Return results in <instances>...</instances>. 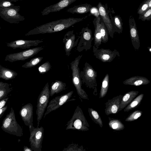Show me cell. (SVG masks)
Instances as JSON below:
<instances>
[{
  "label": "cell",
  "mask_w": 151,
  "mask_h": 151,
  "mask_svg": "<svg viewBox=\"0 0 151 151\" xmlns=\"http://www.w3.org/2000/svg\"><path fill=\"white\" fill-rule=\"evenodd\" d=\"M30 132L29 141L31 148L34 151H41L44 137V128L42 127H35L33 124L29 126Z\"/></svg>",
  "instance_id": "obj_7"
},
{
  "label": "cell",
  "mask_w": 151,
  "mask_h": 151,
  "mask_svg": "<svg viewBox=\"0 0 151 151\" xmlns=\"http://www.w3.org/2000/svg\"><path fill=\"white\" fill-rule=\"evenodd\" d=\"M80 76L82 84L93 91L94 95H97V72L89 63H85L83 70L80 71Z\"/></svg>",
  "instance_id": "obj_4"
},
{
  "label": "cell",
  "mask_w": 151,
  "mask_h": 151,
  "mask_svg": "<svg viewBox=\"0 0 151 151\" xmlns=\"http://www.w3.org/2000/svg\"><path fill=\"white\" fill-rule=\"evenodd\" d=\"M150 82L149 80L144 76H135L126 79L122 83L125 85L138 86L148 84Z\"/></svg>",
  "instance_id": "obj_20"
},
{
  "label": "cell",
  "mask_w": 151,
  "mask_h": 151,
  "mask_svg": "<svg viewBox=\"0 0 151 151\" xmlns=\"http://www.w3.org/2000/svg\"><path fill=\"white\" fill-rule=\"evenodd\" d=\"M147 49L150 53H151V47H147Z\"/></svg>",
  "instance_id": "obj_44"
},
{
  "label": "cell",
  "mask_w": 151,
  "mask_h": 151,
  "mask_svg": "<svg viewBox=\"0 0 151 151\" xmlns=\"http://www.w3.org/2000/svg\"><path fill=\"white\" fill-rule=\"evenodd\" d=\"M43 41L39 40H17L6 43V46L15 49L18 48L22 49H28L30 47L38 45Z\"/></svg>",
  "instance_id": "obj_16"
},
{
  "label": "cell",
  "mask_w": 151,
  "mask_h": 151,
  "mask_svg": "<svg viewBox=\"0 0 151 151\" xmlns=\"http://www.w3.org/2000/svg\"><path fill=\"white\" fill-rule=\"evenodd\" d=\"M20 114L26 125L29 126L33 124V106L32 104H27L23 106Z\"/></svg>",
  "instance_id": "obj_18"
},
{
  "label": "cell",
  "mask_w": 151,
  "mask_h": 151,
  "mask_svg": "<svg viewBox=\"0 0 151 151\" xmlns=\"http://www.w3.org/2000/svg\"><path fill=\"white\" fill-rule=\"evenodd\" d=\"M17 1L14 0H0V9L14 6L13 2Z\"/></svg>",
  "instance_id": "obj_37"
},
{
  "label": "cell",
  "mask_w": 151,
  "mask_h": 151,
  "mask_svg": "<svg viewBox=\"0 0 151 151\" xmlns=\"http://www.w3.org/2000/svg\"><path fill=\"white\" fill-rule=\"evenodd\" d=\"M6 109V107L2 108L0 109V116H1V114Z\"/></svg>",
  "instance_id": "obj_41"
},
{
  "label": "cell",
  "mask_w": 151,
  "mask_h": 151,
  "mask_svg": "<svg viewBox=\"0 0 151 151\" xmlns=\"http://www.w3.org/2000/svg\"><path fill=\"white\" fill-rule=\"evenodd\" d=\"M142 114L141 111L137 110L132 113L125 119V121L132 122L137 120L140 117Z\"/></svg>",
  "instance_id": "obj_32"
},
{
  "label": "cell",
  "mask_w": 151,
  "mask_h": 151,
  "mask_svg": "<svg viewBox=\"0 0 151 151\" xmlns=\"http://www.w3.org/2000/svg\"><path fill=\"white\" fill-rule=\"evenodd\" d=\"M44 49L43 46L29 49L17 53L7 55L5 57V61L12 63L14 62L24 60L37 54Z\"/></svg>",
  "instance_id": "obj_9"
},
{
  "label": "cell",
  "mask_w": 151,
  "mask_h": 151,
  "mask_svg": "<svg viewBox=\"0 0 151 151\" xmlns=\"http://www.w3.org/2000/svg\"><path fill=\"white\" fill-rule=\"evenodd\" d=\"M93 52L96 58L103 63L111 62L116 58L120 56L119 52L116 50H111L103 48L98 49L94 45Z\"/></svg>",
  "instance_id": "obj_11"
},
{
  "label": "cell",
  "mask_w": 151,
  "mask_h": 151,
  "mask_svg": "<svg viewBox=\"0 0 151 151\" xmlns=\"http://www.w3.org/2000/svg\"><path fill=\"white\" fill-rule=\"evenodd\" d=\"M82 56V55H78L70 63L72 73V82L81 101V99H89L88 95L82 88V83L80 76L79 65Z\"/></svg>",
  "instance_id": "obj_2"
},
{
  "label": "cell",
  "mask_w": 151,
  "mask_h": 151,
  "mask_svg": "<svg viewBox=\"0 0 151 151\" xmlns=\"http://www.w3.org/2000/svg\"><path fill=\"white\" fill-rule=\"evenodd\" d=\"M88 111L89 116L94 122L98 124L101 127L103 126L101 119L97 112L92 108H88Z\"/></svg>",
  "instance_id": "obj_29"
},
{
  "label": "cell",
  "mask_w": 151,
  "mask_h": 151,
  "mask_svg": "<svg viewBox=\"0 0 151 151\" xmlns=\"http://www.w3.org/2000/svg\"><path fill=\"white\" fill-rule=\"evenodd\" d=\"M80 39L77 47V50L78 52H81L89 50L92 47V42L94 40L92 36L91 30L88 27H83L79 32Z\"/></svg>",
  "instance_id": "obj_8"
},
{
  "label": "cell",
  "mask_w": 151,
  "mask_h": 151,
  "mask_svg": "<svg viewBox=\"0 0 151 151\" xmlns=\"http://www.w3.org/2000/svg\"><path fill=\"white\" fill-rule=\"evenodd\" d=\"M79 38L78 36L75 41L76 36L73 30L69 31L65 34L63 42L64 44V50L67 56L70 55L73 49L78 45Z\"/></svg>",
  "instance_id": "obj_14"
},
{
  "label": "cell",
  "mask_w": 151,
  "mask_h": 151,
  "mask_svg": "<svg viewBox=\"0 0 151 151\" xmlns=\"http://www.w3.org/2000/svg\"><path fill=\"white\" fill-rule=\"evenodd\" d=\"M90 14L95 16L96 17L100 16L98 8L96 7H92L89 11Z\"/></svg>",
  "instance_id": "obj_39"
},
{
  "label": "cell",
  "mask_w": 151,
  "mask_h": 151,
  "mask_svg": "<svg viewBox=\"0 0 151 151\" xmlns=\"http://www.w3.org/2000/svg\"><path fill=\"white\" fill-rule=\"evenodd\" d=\"M123 96V95H120L108 100L105 104V113L106 115L116 114L119 112Z\"/></svg>",
  "instance_id": "obj_15"
},
{
  "label": "cell",
  "mask_w": 151,
  "mask_h": 151,
  "mask_svg": "<svg viewBox=\"0 0 151 151\" xmlns=\"http://www.w3.org/2000/svg\"><path fill=\"white\" fill-rule=\"evenodd\" d=\"M92 6L89 4H85L75 6L68 9L66 12L73 14H84L89 12Z\"/></svg>",
  "instance_id": "obj_23"
},
{
  "label": "cell",
  "mask_w": 151,
  "mask_h": 151,
  "mask_svg": "<svg viewBox=\"0 0 151 151\" xmlns=\"http://www.w3.org/2000/svg\"><path fill=\"white\" fill-rule=\"evenodd\" d=\"M109 76L107 73L103 79L99 93V98L105 97L107 94L109 88Z\"/></svg>",
  "instance_id": "obj_27"
},
{
  "label": "cell",
  "mask_w": 151,
  "mask_h": 151,
  "mask_svg": "<svg viewBox=\"0 0 151 151\" xmlns=\"http://www.w3.org/2000/svg\"><path fill=\"white\" fill-rule=\"evenodd\" d=\"M1 29V27L0 25V29Z\"/></svg>",
  "instance_id": "obj_46"
},
{
  "label": "cell",
  "mask_w": 151,
  "mask_h": 151,
  "mask_svg": "<svg viewBox=\"0 0 151 151\" xmlns=\"http://www.w3.org/2000/svg\"><path fill=\"white\" fill-rule=\"evenodd\" d=\"M17 75L15 71L4 67L0 64V78L6 80H11L15 78Z\"/></svg>",
  "instance_id": "obj_25"
},
{
  "label": "cell",
  "mask_w": 151,
  "mask_h": 151,
  "mask_svg": "<svg viewBox=\"0 0 151 151\" xmlns=\"http://www.w3.org/2000/svg\"><path fill=\"white\" fill-rule=\"evenodd\" d=\"M150 0H145L140 4L138 7L137 14H140L149 9L148 2Z\"/></svg>",
  "instance_id": "obj_36"
},
{
  "label": "cell",
  "mask_w": 151,
  "mask_h": 151,
  "mask_svg": "<svg viewBox=\"0 0 151 151\" xmlns=\"http://www.w3.org/2000/svg\"><path fill=\"white\" fill-rule=\"evenodd\" d=\"M16 1H19V0H14Z\"/></svg>",
  "instance_id": "obj_45"
},
{
  "label": "cell",
  "mask_w": 151,
  "mask_h": 151,
  "mask_svg": "<svg viewBox=\"0 0 151 151\" xmlns=\"http://www.w3.org/2000/svg\"><path fill=\"white\" fill-rule=\"evenodd\" d=\"M129 23L132 45L135 50H138L140 47L139 36L135 19L132 15L129 16Z\"/></svg>",
  "instance_id": "obj_13"
},
{
  "label": "cell",
  "mask_w": 151,
  "mask_h": 151,
  "mask_svg": "<svg viewBox=\"0 0 151 151\" xmlns=\"http://www.w3.org/2000/svg\"><path fill=\"white\" fill-rule=\"evenodd\" d=\"M109 8V15L115 32L119 34L122 32L123 23L121 17L119 15L116 14L112 16L113 9Z\"/></svg>",
  "instance_id": "obj_19"
},
{
  "label": "cell",
  "mask_w": 151,
  "mask_h": 151,
  "mask_svg": "<svg viewBox=\"0 0 151 151\" xmlns=\"http://www.w3.org/2000/svg\"><path fill=\"white\" fill-rule=\"evenodd\" d=\"M100 16L95 17L93 21L95 29L94 34V46L98 49L99 46L101 44V37L100 33Z\"/></svg>",
  "instance_id": "obj_21"
},
{
  "label": "cell",
  "mask_w": 151,
  "mask_h": 151,
  "mask_svg": "<svg viewBox=\"0 0 151 151\" xmlns=\"http://www.w3.org/2000/svg\"><path fill=\"white\" fill-rule=\"evenodd\" d=\"M10 85L7 83L0 88V99L4 96L7 95L12 90L9 88Z\"/></svg>",
  "instance_id": "obj_38"
},
{
  "label": "cell",
  "mask_w": 151,
  "mask_h": 151,
  "mask_svg": "<svg viewBox=\"0 0 151 151\" xmlns=\"http://www.w3.org/2000/svg\"><path fill=\"white\" fill-rule=\"evenodd\" d=\"M50 96L49 83L47 82L42 88L37 99L36 111L37 127L39 126L40 122L47 106Z\"/></svg>",
  "instance_id": "obj_5"
},
{
  "label": "cell",
  "mask_w": 151,
  "mask_h": 151,
  "mask_svg": "<svg viewBox=\"0 0 151 151\" xmlns=\"http://www.w3.org/2000/svg\"><path fill=\"white\" fill-rule=\"evenodd\" d=\"M138 91H128L123 95L120 104L119 111L124 109L137 95Z\"/></svg>",
  "instance_id": "obj_22"
},
{
  "label": "cell",
  "mask_w": 151,
  "mask_h": 151,
  "mask_svg": "<svg viewBox=\"0 0 151 151\" xmlns=\"http://www.w3.org/2000/svg\"><path fill=\"white\" fill-rule=\"evenodd\" d=\"M100 17L104 24L110 36L113 38L115 31L109 15V10L107 4L104 6L99 2L97 6Z\"/></svg>",
  "instance_id": "obj_12"
},
{
  "label": "cell",
  "mask_w": 151,
  "mask_h": 151,
  "mask_svg": "<svg viewBox=\"0 0 151 151\" xmlns=\"http://www.w3.org/2000/svg\"><path fill=\"white\" fill-rule=\"evenodd\" d=\"M6 83H4L0 81V88L4 86Z\"/></svg>",
  "instance_id": "obj_43"
},
{
  "label": "cell",
  "mask_w": 151,
  "mask_h": 151,
  "mask_svg": "<svg viewBox=\"0 0 151 151\" xmlns=\"http://www.w3.org/2000/svg\"><path fill=\"white\" fill-rule=\"evenodd\" d=\"M87 17L82 18L70 17L53 21L36 27L26 33L25 35L28 36L37 34L52 33L59 32L82 21Z\"/></svg>",
  "instance_id": "obj_1"
},
{
  "label": "cell",
  "mask_w": 151,
  "mask_h": 151,
  "mask_svg": "<svg viewBox=\"0 0 151 151\" xmlns=\"http://www.w3.org/2000/svg\"><path fill=\"white\" fill-rule=\"evenodd\" d=\"M109 127L115 131H119L123 130L124 125L119 120L109 117Z\"/></svg>",
  "instance_id": "obj_28"
},
{
  "label": "cell",
  "mask_w": 151,
  "mask_h": 151,
  "mask_svg": "<svg viewBox=\"0 0 151 151\" xmlns=\"http://www.w3.org/2000/svg\"><path fill=\"white\" fill-rule=\"evenodd\" d=\"M138 19L143 21H150L151 19V8H150L139 14Z\"/></svg>",
  "instance_id": "obj_35"
},
{
  "label": "cell",
  "mask_w": 151,
  "mask_h": 151,
  "mask_svg": "<svg viewBox=\"0 0 151 151\" xmlns=\"http://www.w3.org/2000/svg\"><path fill=\"white\" fill-rule=\"evenodd\" d=\"M63 151H84L86 150L84 149L82 145L78 146V144L72 143L69 145L66 148H64Z\"/></svg>",
  "instance_id": "obj_33"
},
{
  "label": "cell",
  "mask_w": 151,
  "mask_h": 151,
  "mask_svg": "<svg viewBox=\"0 0 151 151\" xmlns=\"http://www.w3.org/2000/svg\"><path fill=\"white\" fill-rule=\"evenodd\" d=\"M100 33L101 37V42L106 43L109 40V34L101 18Z\"/></svg>",
  "instance_id": "obj_30"
},
{
  "label": "cell",
  "mask_w": 151,
  "mask_h": 151,
  "mask_svg": "<svg viewBox=\"0 0 151 151\" xmlns=\"http://www.w3.org/2000/svg\"><path fill=\"white\" fill-rule=\"evenodd\" d=\"M24 151H32V150L31 148L25 146L24 148Z\"/></svg>",
  "instance_id": "obj_42"
},
{
  "label": "cell",
  "mask_w": 151,
  "mask_h": 151,
  "mask_svg": "<svg viewBox=\"0 0 151 151\" xmlns=\"http://www.w3.org/2000/svg\"><path fill=\"white\" fill-rule=\"evenodd\" d=\"M77 0H60L55 4L46 7L41 12L42 15H47L51 12H59L68 7Z\"/></svg>",
  "instance_id": "obj_17"
},
{
  "label": "cell",
  "mask_w": 151,
  "mask_h": 151,
  "mask_svg": "<svg viewBox=\"0 0 151 151\" xmlns=\"http://www.w3.org/2000/svg\"><path fill=\"white\" fill-rule=\"evenodd\" d=\"M66 126V130H77L82 131L89 130L90 125L79 106H77L71 118Z\"/></svg>",
  "instance_id": "obj_3"
},
{
  "label": "cell",
  "mask_w": 151,
  "mask_h": 151,
  "mask_svg": "<svg viewBox=\"0 0 151 151\" xmlns=\"http://www.w3.org/2000/svg\"><path fill=\"white\" fill-rule=\"evenodd\" d=\"M51 67L50 63L47 61L39 66L38 70L40 74H43L49 71L51 69Z\"/></svg>",
  "instance_id": "obj_34"
},
{
  "label": "cell",
  "mask_w": 151,
  "mask_h": 151,
  "mask_svg": "<svg viewBox=\"0 0 151 151\" xmlns=\"http://www.w3.org/2000/svg\"><path fill=\"white\" fill-rule=\"evenodd\" d=\"M6 100L4 99L0 101V109L2 108L5 104L7 100Z\"/></svg>",
  "instance_id": "obj_40"
},
{
  "label": "cell",
  "mask_w": 151,
  "mask_h": 151,
  "mask_svg": "<svg viewBox=\"0 0 151 151\" xmlns=\"http://www.w3.org/2000/svg\"><path fill=\"white\" fill-rule=\"evenodd\" d=\"M144 94H140L136 96L124 109V112H128L137 107L140 104L144 97Z\"/></svg>",
  "instance_id": "obj_26"
},
{
  "label": "cell",
  "mask_w": 151,
  "mask_h": 151,
  "mask_svg": "<svg viewBox=\"0 0 151 151\" xmlns=\"http://www.w3.org/2000/svg\"><path fill=\"white\" fill-rule=\"evenodd\" d=\"M43 59V57H38L33 58L29 61L26 62L24 64L22 65V67L27 68L34 67L40 62Z\"/></svg>",
  "instance_id": "obj_31"
},
{
  "label": "cell",
  "mask_w": 151,
  "mask_h": 151,
  "mask_svg": "<svg viewBox=\"0 0 151 151\" xmlns=\"http://www.w3.org/2000/svg\"><path fill=\"white\" fill-rule=\"evenodd\" d=\"M66 84L62 81L56 80L51 84L50 90V96H52L55 93H59L66 89Z\"/></svg>",
  "instance_id": "obj_24"
},
{
  "label": "cell",
  "mask_w": 151,
  "mask_h": 151,
  "mask_svg": "<svg viewBox=\"0 0 151 151\" xmlns=\"http://www.w3.org/2000/svg\"><path fill=\"white\" fill-rule=\"evenodd\" d=\"M73 93V91H71L66 94L55 97L49 102L47 107V110L44 114V118L46 116L51 112L57 109L68 102L74 101L75 99H70Z\"/></svg>",
  "instance_id": "obj_10"
},
{
  "label": "cell",
  "mask_w": 151,
  "mask_h": 151,
  "mask_svg": "<svg viewBox=\"0 0 151 151\" xmlns=\"http://www.w3.org/2000/svg\"><path fill=\"white\" fill-rule=\"evenodd\" d=\"M20 8L19 6H14L0 9V17L10 24H18L25 19L19 13Z\"/></svg>",
  "instance_id": "obj_6"
}]
</instances>
